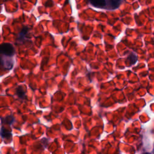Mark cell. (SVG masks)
<instances>
[{
	"mask_svg": "<svg viewBox=\"0 0 154 154\" xmlns=\"http://www.w3.org/2000/svg\"><path fill=\"white\" fill-rule=\"evenodd\" d=\"M1 64L6 69H11L13 67V62L10 60L1 59Z\"/></svg>",
	"mask_w": 154,
	"mask_h": 154,
	"instance_id": "3",
	"label": "cell"
},
{
	"mask_svg": "<svg viewBox=\"0 0 154 154\" xmlns=\"http://www.w3.org/2000/svg\"><path fill=\"white\" fill-rule=\"evenodd\" d=\"M91 4L98 8H102L105 6L106 5V1L105 0H90Z\"/></svg>",
	"mask_w": 154,
	"mask_h": 154,
	"instance_id": "2",
	"label": "cell"
},
{
	"mask_svg": "<svg viewBox=\"0 0 154 154\" xmlns=\"http://www.w3.org/2000/svg\"><path fill=\"white\" fill-rule=\"evenodd\" d=\"M1 54L5 56H12L14 53V49L12 45L10 43H2L1 46Z\"/></svg>",
	"mask_w": 154,
	"mask_h": 154,
	"instance_id": "1",
	"label": "cell"
},
{
	"mask_svg": "<svg viewBox=\"0 0 154 154\" xmlns=\"http://www.w3.org/2000/svg\"><path fill=\"white\" fill-rule=\"evenodd\" d=\"M28 32V28L25 27L22 29V30L20 32L19 34V37H18V40L20 41L23 40L26 33Z\"/></svg>",
	"mask_w": 154,
	"mask_h": 154,
	"instance_id": "4",
	"label": "cell"
},
{
	"mask_svg": "<svg viewBox=\"0 0 154 154\" xmlns=\"http://www.w3.org/2000/svg\"><path fill=\"white\" fill-rule=\"evenodd\" d=\"M144 154H150V153H144Z\"/></svg>",
	"mask_w": 154,
	"mask_h": 154,
	"instance_id": "9",
	"label": "cell"
},
{
	"mask_svg": "<svg viewBox=\"0 0 154 154\" xmlns=\"http://www.w3.org/2000/svg\"><path fill=\"white\" fill-rule=\"evenodd\" d=\"M128 59L130 61V64H134V63H136L137 58V56H136L135 54H131V55L129 56V57H128Z\"/></svg>",
	"mask_w": 154,
	"mask_h": 154,
	"instance_id": "7",
	"label": "cell"
},
{
	"mask_svg": "<svg viewBox=\"0 0 154 154\" xmlns=\"http://www.w3.org/2000/svg\"><path fill=\"white\" fill-rule=\"evenodd\" d=\"M109 4L112 8H117L120 3L122 0H109Z\"/></svg>",
	"mask_w": 154,
	"mask_h": 154,
	"instance_id": "5",
	"label": "cell"
},
{
	"mask_svg": "<svg viewBox=\"0 0 154 154\" xmlns=\"http://www.w3.org/2000/svg\"><path fill=\"white\" fill-rule=\"evenodd\" d=\"M1 135H2V137L7 138H8L11 136V133L8 131L2 128V129H1Z\"/></svg>",
	"mask_w": 154,
	"mask_h": 154,
	"instance_id": "6",
	"label": "cell"
},
{
	"mask_svg": "<svg viewBox=\"0 0 154 154\" xmlns=\"http://www.w3.org/2000/svg\"><path fill=\"white\" fill-rule=\"evenodd\" d=\"M16 93H17V95L19 96V97H20L23 98V96H25V91L22 87H19L17 88V89L16 90Z\"/></svg>",
	"mask_w": 154,
	"mask_h": 154,
	"instance_id": "8",
	"label": "cell"
}]
</instances>
